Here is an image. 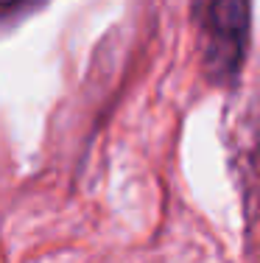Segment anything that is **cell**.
I'll return each instance as SVG.
<instances>
[{
  "label": "cell",
  "instance_id": "7a4b0ae2",
  "mask_svg": "<svg viewBox=\"0 0 260 263\" xmlns=\"http://www.w3.org/2000/svg\"><path fill=\"white\" fill-rule=\"evenodd\" d=\"M34 3V0H0V9H17V6Z\"/></svg>",
  "mask_w": 260,
  "mask_h": 263
},
{
  "label": "cell",
  "instance_id": "6da1fadb",
  "mask_svg": "<svg viewBox=\"0 0 260 263\" xmlns=\"http://www.w3.org/2000/svg\"><path fill=\"white\" fill-rule=\"evenodd\" d=\"M193 20L207 73L215 81H230L249 42V0H196Z\"/></svg>",
  "mask_w": 260,
  "mask_h": 263
}]
</instances>
